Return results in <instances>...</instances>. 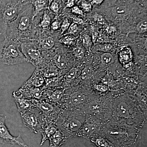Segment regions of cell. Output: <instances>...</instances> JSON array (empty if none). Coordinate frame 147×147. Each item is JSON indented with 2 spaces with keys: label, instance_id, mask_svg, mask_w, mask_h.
Segmentation results:
<instances>
[{
  "label": "cell",
  "instance_id": "cell-10",
  "mask_svg": "<svg viewBox=\"0 0 147 147\" xmlns=\"http://www.w3.org/2000/svg\"><path fill=\"white\" fill-rule=\"evenodd\" d=\"M45 82V79L41 70L36 68L31 77L18 90H23L32 88H43Z\"/></svg>",
  "mask_w": 147,
  "mask_h": 147
},
{
  "label": "cell",
  "instance_id": "cell-33",
  "mask_svg": "<svg viewBox=\"0 0 147 147\" xmlns=\"http://www.w3.org/2000/svg\"><path fill=\"white\" fill-rule=\"evenodd\" d=\"M61 21H59V17L56 16L54 21H52L50 28L52 32L56 31L60 28L61 25Z\"/></svg>",
  "mask_w": 147,
  "mask_h": 147
},
{
  "label": "cell",
  "instance_id": "cell-12",
  "mask_svg": "<svg viewBox=\"0 0 147 147\" xmlns=\"http://www.w3.org/2000/svg\"><path fill=\"white\" fill-rule=\"evenodd\" d=\"M12 96L14 98L18 111L20 113L26 112L35 107L33 99H27L22 97L16 92H13Z\"/></svg>",
  "mask_w": 147,
  "mask_h": 147
},
{
  "label": "cell",
  "instance_id": "cell-25",
  "mask_svg": "<svg viewBox=\"0 0 147 147\" xmlns=\"http://www.w3.org/2000/svg\"><path fill=\"white\" fill-rule=\"evenodd\" d=\"M76 38L70 35H65L60 40V42L67 46H73L76 42Z\"/></svg>",
  "mask_w": 147,
  "mask_h": 147
},
{
  "label": "cell",
  "instance_id": "cell-24",
  "mask_svg": "<svg viewBox=\"0 0 147 147\" xmlns=\"http://www.w3.org/2000/svg\"><path fill=\"white\" fill-rule=\"evenodd\" d=\"M100 60L104 65H109L114 62V59L110 53H105L101 55Z\"/></svg>",
  "mask_w": 147,
  "mask_h": 147
},
{
  "label": "cell",
  "instance_id": "cell-22",
  "mask_svg": "<svg viewBox=\"0 0 147 147\" xmlns=\"http://www.w3.org/2000/svg\"><path fill=\"white\" fill-rule=\"evenodd\" d=\"M77 6L79 7L84 13H90L92 10L93 6L89 1L79 0L77 2Z\"/></svg>",
  "mask_w": 147,
  "mask_h": 147
},
{
  "label": "cell",
  "instance_id": "cell-13",
  "mask_svg": "<svg viewBox=\"0 0 147 147\" xmlns=\"http://www.w3.org/2000/svg\"><path fill=\"white\" fill-rule=\"evenodd\" d=\"M133 9L131 5L128 4L118 3L113 5L108 11H110V13L113 16L123 17L129 15Z\"/></svg>",
  "mask_w": 147,
  "mask_h": 147
},
{
  "label": "cell",
  "instance_id": "cell-9",
  "mask_svg": "<svg viewBox=\"0 0 147 147\" xmlns=\"http://www.w3.org/2000/svg\"><path fill=\"white\" fill-rule=\"evenodd\" d=\"M115 113L116 116L123 119H129L132 116V108L129 102L124 98H120L115 104Z\"/></svg>",
  "mask_w": 147,
  "mask_h": 147
},
{
  "label": "cell",
  "instance_id": "cell-20",
  "mask_svg": "<svg viewBox=\"0 0 147 147\" xmlns=\"http://www.w3.org/2000/svg\"><path fill=\"white\" fill-rule=\"evenodd\" d=\"M62 2L61 0H54L49 5L48 9L50 13L56 16H59L62 8Z\"/></svg>",
  "mask_w": 147,
  "mask_h": 147
},
{
  "label": "cell",
  "instance_id": "cell-37",
  "mask_svg": "<svg viewBox=\"0 0 147 147\" xmlns=\"http://www.w3.org/2000/svg\"><path fill=\"white\" fill-rule=\"evenodd\" d=\"M91 38L92 41L93 43H95L98 36V32L97 29L94 26H92L91 28Z\"/></svg>",
  "mask_w": 147,
  "mask_h": 147
},
{
  "label": "cell",
  "instance_id": "cell-41",
  "mask_svg": "<svg viewBox=\"0 0 147 147\" xmlns=\"http://www.w3.org/2000/svg\"><path fill=\"white\" fill-rule=\"evenodd\" d=\"M105 30H106V31H107V32H108V33H111L115 31L116 28L115 27L112 26H107V28H105Z\"/></svg>",
  "mask_w": 147,
  "mask_h": 147
},
{
  "label": "cell",
  "instance_id": "cell-32",
  "mask_svg": "<svg viewBox=\"0 0 147 147\" xmlns=\"http://www.w3.org/2000/svg\"><path fill=\"white\" fill-rule=\"evenodd\" d=\"M73 53L75 57L79 59H82L84 58L85 52L82 47L76 46L73 49Z\"/></svg>",
  "mask_w": 147,
  "mask_h": 147
},
{
  "label": "cell",
  "instance_id": "cell-5",
  "mask_svg": "<svg viewBox=\"0 0 147 147\" xmlns=\"http://www.w3.org/2000/svg\"><path fill=\"white\" fill-rule=\"evenodd\" d=\"M18 40L20 42L21 52L27 63H30L40 69L48 63L35 39H20Z\"/></svg>",
  "mask_w": 147,
  "mask_h": 147
},
{
  "label": "cell",
  "instance_id": "cell-34",
  "mask_svg": "<svg viewBox=\"0 0 147 147\" xmlns=\"http://www.w3.org/2000/svg\"><path fill=\"white\" fill-rule=\"evenodd\" d=\"M67 16L71 19L73 23L77 24V25H82L84 24V21L82 18H79L78 16H76L74 14L71 13H67L66 14Z\"/></svg>",
  "mask_w": 147,
  "mask_h": 147
},
{
  "label": "cell",
  "instance_id": "cell-15",
  "mask_svg": "<svg viewBox=\"0 0 147 147\" xmlns=\"http://www.w3.org/2000/svg\"><path fill=\"white\" fill-rule=\"evenodd\" d=\"M58 129L56 123L45 122V123L40 131L42 136L40 146H42L45 141L49 139Z\"/></svg>",
  "mask_w": 147,
  "mask_h": 147
},
{
  "label": "cell",
  "instance_id": "cell-11",
  "mask_svg": "<svg viewBox=\"0 0 147 147\" xmlns=\"http://www.w3.org/2000/svg\"><path fill=\"white\" fill-rule=\"evenodd\" d=\"M64 91L63 89L59 88L44 89V98L59 106L63 100Z\"/></svg>",
  "mask_w": 147,
  "mask_h": 147
},
{
  "label": "cell",
  "instance_id": "cell-3",
  "mask_svg": "<svg viewBox=\"0 0 147 147\" xmlns=\"http://www.w3.org/2000/svg\"><path fill=\"white\" fill-rule=\"evenodd\" d=\"M83 117L71 109H63L58 116L56 124L67 138L76 136L84 123Z\"/></svg>",
  "mask_w": 147,
  "mask_h": 147
},
{
  "label": "cell",
  "instance_id": "cell-43",
  "mask_svg": "<svg viewBox=\"0 0 147 147\" xmlns=\"http://www.w3.org/2000/svg\"><path fill=\"white\" fill-rule=\"evenodd\" d=\"M133 1H135L136 2H139L141 1L142 0H133Z\"/></svg>",
  "mask_w": 147,
  "mask_h": 147
},
{
  "label": "cell",
  "instance_id": "cell-19",
  "mask_svg": "<svg viewBox=\"0 0 147 147\" xmlns=\"http://www.w3.org/2000/svg\"><path fill=\"white\" fill-rule=\"evenodd\" d=\"M51 14H52L50 13L48 9H46L43 11L38 25V28L45 30H47L49 28H50V25L52 22Z\"/></svg>",
  "mask_w": 147,
  "mask_h": 147
},
{
  "label": "cell",
  "instance_id": "cell-44",
  "mask_svg": "<svg viewBox=\"0 0 147 147\" xmlns=\"http://www.w3.org/2000/svg\"><path fill=\"white\" fill-rule=\"evenodd\" d=\"M61 1L62 2V3H65L66 0H61Z\"/></svg>",
  "mask_w": 147,
  "mask_h": 147
},
{
  "label": "cell",
  "instance_id": "cell-26",
  "mask_svg": "<svg viewBox=\"0 0 147 147\" xmlns=\"http://www.w3.org/2000/svg\"><path fill=\"white\" fill-rule=\"evenodd\" d=\"M92 69L90 66L86 67L81 74V79L83 80H86L90 79L92 75Z\"/></svg>",
  "mask_w": 147,
  "mask_h": 147
},
{
  "label": "cell",
  "instance_id": "cell-38",
  "mask_svg": "<svg viewBox=\"0 0 147 147\" xmlns=\"http://www.w3.org/2000/svg\"><path fill=\"white\" fill-rule=\"evenodd\" d=\"M108 38L105 35L102 33L98 34L96 41L98 43H105L108 42Z\"/></svg>",
  "mask_w": 147,
  "mask_h": 147
},
{
  "label": "cell",
  "instance_id": "cell-36",
  "mask_svg": "<svg viewBox=\"0 0 147 147\" xmlns=\"http://www.w3.org/2000/svg\"><path fill=\"white\" fill-rule=\"evenodd\" d=\"M70 12L74 15H79L82 16H85V13L78 6L74 5L70 8Z\"/></svg>",
  "mask_w": 147,
  "mask_h": 147
},
{
  "label": "cell",
  "instance_id": "cell-29",
  "mask_svg": "<svg viewBox=\"0 0 147 147\" xmlns=\"http://www.w3.org/2000/svg\"><path fill=\"white\" fill-rule=\"evenodd\" d=\"M137 31L140 34L145 33L147 31V21L146 19L142 20L138 23L137 26Z\"/></svg>",
  "mask_w": 147,
  "mask_h": 147
},
{
  "label": "cell",
  "instance_id": "cell-30",
  "mask_svg": "<svg viewBox=\"0 0 147 147\" xmlns=\"http://www.w3.org/2000/svg\"><path fill=\"white\" fill-rule=\"evenodd\" d=\"M79 29L77 26V24L72 23L70 24V26L69 27L68 29L65 32L64 34V36L67 35H74L76 34L79 31Z\"/></svg>",
  "mask_w": 147,
  "mask_h": 147
},
{
  "label": "cell",
  "instance_id": "cell-8",
  "mask_svg": "<svg viewBox=\"0 0 147 147\" xmlns=\"http://www.w3.org/2000/svg\"><path fill=\"white\" fill-rule=\"evenodd\" d=\"M6 117L0 114V145L11 144L18 145L24 147H28L19 134L18 137H14L9 132L5 124Z\"/></svg>",
  "mask_w": 147,
  "mask_h": 147
},
{
  "label": "cell",
  "instance_id": "cell-39",
  "mask_svg": "<svg viewBox=\"0 0 147 147\" xmlns=\"http://www.w3.org/2000/svg\"><path fill=\"white\" fill-rule=\"evenodd\" d=\"M76 2H77V0H66L63 10H65L67 9L71 8L74 6L75 5Z\"/></svg>",
  "mask_w": 147,
  "mask_h": 147
},
{
  "label": "cell",
  "instance_id": "cell-28",
  "mask_svg": "<svg viewBox=\"0 0 147 147\" xmlns=\"http://www.w3.org/2000/svg\"><path fill=\"white\" fill-rule=\"evenodd\" d=\"M81 38L84 47L87 49H90L92 42L91 37L89 35L84 34L82 35Z\"/></svg>",
  "mask_w": 147,
  "mask_h": 147
},
{
  "label": "cell",
  "instance_id": "cell-4",
  "mask_svg": "<svg viewBox=\"0 0 147 147\" xmlns=\"http://www.w3.org/2000/svg\"><path fill=\"white\" fill-rule=\"evenodd\" d=\"M0 63L8 65L27 63L18 40L6 37L0 41Z\"/></svg>",
  "mask_w": 147,
  "mask_h": 147
},
{
  "label": "cell",
  "instance_id": "cell-14",
  "mask_svg": "<svg viewBox=\"0 0 147 147\" xmlns=\"http://www.w3.org/2000/svg\"><path fill=\"white\" fill-rule=\"evenodd\" d=\"M100 128V125L93 121H87L84 124L76 136H89L93 134Z\"/></svg>",
  "mask_w": 147,
  "mask_h": 147
},
{
  "label": "cell",
  "instance_id": "cell-2",
  "mask_svg": "<svg viewBox=\"0 0 147 147\" xmlns=\"http://www.w3.org/2000/svg\"><path fill=\"white\" fill-rule=\"evenodd\" d=\"M30 2V0H0V41L5 38L8 25Z\"/></svg>",
  "mask_w": 147,
  "mask_h": 147
},
{
  "label": "cell",
  "instance_id": "cell-16",
  "mask_svg": "<svg viewBox=\"0 0 147 147\" xmlns=\"http://www.w3.org/2000/svg\"><path fill=\"white\" fill-rule=\"evenodd\" d=\"M34 11V18L43 13L44 11L49 9V5L47 0H30Z\"/></svg>",
  "mask_w": 147,
  "mask_h": 147
},
{
  "label": "cell",
  "instance_id": "cell-23",
  "mask_svg": "<svg viewBox=\"0 0 147 147\" xmlns=\"http://www.w3.org/2000/svg\"><path fill=\"white\" fill-rule=\"evenodd\" d=\"M77 73V69L76 67H73L68 71L65 76V86L68 85L76 78Z\"/></svg>",
  "mask_w": 147,
  "mask_h": 147
},
{
  "label": "cell",
  "instance_id": "cell-6",
  "mask_svg": "<svg viewBox=\"0 0 147 147\" xmlns=\"http://www.w3.org/2000/svg\"><path fill=\"white\" fill-rule=\"evenodd\" d=\"M35 107L41 113L44 121L55 123L60 113L61 108L59 105L43 98L40 100L33 99Z\"/></svg>",
  "mask_w": 147,
  "mask_h": 147
},
{
  "label": "cell",
  "instance_id": "cell-21",
  "mask_svg": "<svg viewBox=\"0 0 147 147\" xmlns=\"http://www.w3.org/2000/svg\"><path fill=\"white\" fill-rule=\"evenodd\" d=\"M91 141L98 147H114L112 143L105 137H94L92 138Z\"/></svg>",
  "mask_w": 147,
  "mask_h": 147
},
{
  "label": "cell",
  "instance_id": "cell-42",
  "mask_svg": "<svg viewBox=\"0 0 147 147\" xmlns=\"http://www.w3.org/2000/svg\"><path fill=\"white\" fill-rule=\"evenodd\" d=\"M48 1V3H49V5H50V4H51V3L54 0H47Z\"/></svg>",
  "mask_w": 147,
  "mask_h": 147
},
{
  "label": "cell",
  "instance_id": "cell-27",
  "mask_svg": "<svg viewBox=\"0 0 147 147\" xmlns=\"http://www.w3.org/2000/svg\"><path fill=\"white\" fill-rule=\"evenodd\" d=\"M113 46L110 43H100L96 46V50L104 53H109L113 49Z\"/></svg>",
  "mask_w": 147,
  "mask_h": 147
},
{
  "label": "cell",
  "instance_id": "cell-17",
  "mask_svg": "<svg viewBox=\"0 0 147 147\" xmlns=\"http://www.w3.org/2000/svg\"><path fill=\"white\" fill-rule=\"evenodd\" d=\"M67 138L58 129L50 137V147H60Z\"/></svg>",
  "mask_w": 147,
  "mask_h": 147
},
{
  "label": "cell",
  "instance_id": "cell-31",
  "mask_svg": "<svg viewBox=\"0 0 147 147\" xmlns=\"http://www.w3.org/2000/svg\"><path fill=\"white\" fill-rule=\"evenodd\" d=\"M70 22L68 18L66 16H65L63 19V21L61 23V34H63L68 29L70 25Z\"/></svg>",
  "mask_w": 147,
  "mask_h": 147
},
{
  "label": "cell",
  "instance_id": "cell-35",
  "mask_svg": "<svg viewBox=\"0 0 147 147\" xmlns=\"http://www.w3.org/2000/svg\"><path fill=\"white\" fill-rule=\"evenodd\" d=\"M92 18L96 22L102 25H105L106 24V21L105 18L101 14L95 12L93 15Z\"/></svg>",
  "mask_w": 147,
  "mask_h": 147
},
{
  "label": "cell",
  "instance_id": "cell-40",
  "mask_svg": "<svg viewBox=\"0 0 147 147\" xmlns=\"http://www.w3.org/2000/svg\"><path fill=\"white\" fill-rule=\"evenodd\" d=\"M92 5L93 7L98 6L101 5L105 0H89Z\"/></svg>",
  "mask_w": 147,
  "mask_h": 147
},
{
  "label": "cell",
  "instance_id": "cell-18",
  "mask_svg": "<svg viewBox=\"0 0 147 147\" xmlns=\"http://www.w3.org/2000/svg\"><path fill=\"white\" fill-rule=\"evenodd\" d=\"M119 61L124 65L131 62L133 59V54L129 47L123 48L119 53Z\"/></svg>",
  "mask_w": 147,
  "mask_h": 147
},
{
  "label": "cell",
  "instance_id": "cell-1",
  "mask_svg": "<svg viewBox=\"0 0 147 147\" xmlns=\"http://www.w3.org/2000/svg\"><path fill=\"white\" fill-rule=\"evenodd\" d=\"M34 11L31 3L24 6L17 18L8 25L6 37L14 39H35L38 28L34 21Z\"/></svg>",
  "mask_w": 147,
  "mask_h": 147
},
{
  "label": "cell",
  "instance_id": "cell-7",
  "mask_svg": "<svg viewBox=\"0 0 147 147\" xmlns=\"http://www.w3.org/2000/svg\"><path fill=\"white\" fill-rule=\"evenodd\" d=\"M20 114L24 125L30 131L35 134L40 131L45 121L37 108L34 107Z\"/></svg>",
  "mask_w": 147,
  "mask_h": 147
}]
</instances>
